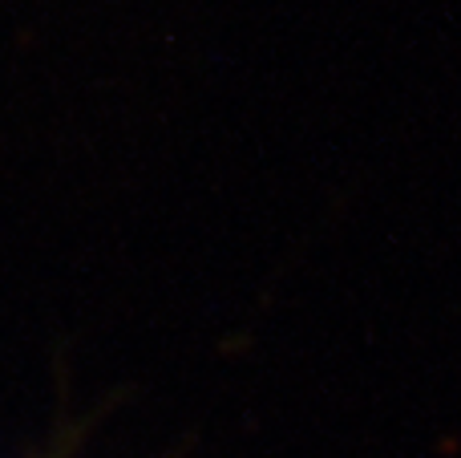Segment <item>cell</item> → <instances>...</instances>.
<instances>
[]
</instances>
